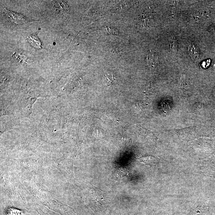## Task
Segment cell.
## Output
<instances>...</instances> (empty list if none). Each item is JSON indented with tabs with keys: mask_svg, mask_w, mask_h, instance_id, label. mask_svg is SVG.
<instances>
[{
	"mask_svg": "<svg viewBox=\"0 0 215 215\" xmlns=\"http://www.w3.org/2000/svg\"><path fill=\"white\" fill-rule=\"evenodd\" d=\"M180 83L181 87H186L188 86V83L186 81V78H185V75H182L181 76Z\"/></svg>",
	"mask_w": 215,
	"mask_h": 215,
	"instance_id": "52a82bcc",
	"label": "cell"
},
{
	"mask_svg": "<svg viewBox=\"0 0 215 215\" xmlns=\"http://www.w3.org/2000/svg\"><path fill=\"white\" fill-rule=\"evenodd\" d=\"M106 31L108 33H110V34H119L117 30L112 28L107 27L106 28Z\"/></svg>",
	"mask_w": 215,
	"mask_h": 215,
	"instance_id": "ba28073f",
	"label": "cell"
},
{
	"mask_svg": "<svg viewBox=\"0 0 215 215\" xmlns=\"http://www.w3.org/2000/svg\"><path fill=\"white\" fill-rule=\"evenodd\" d=\"M147 63L151 67H155L157 63V59L156 56L153 53L148 54L147 58Z\"/></svg>",
	"mask_w": 215,
	"mask_h": 215,
	"instance_id": "5b68a950",
	"label": "cell"
},
{
	"mask_svg": "<svg viewBox=\"0 0 215 215\" xmlns=\"http://www.w3.org/2000/svg\"></svg>",
	"mask_w": 215,
	"mask_h": 215,
	"instance_id": "30bf717a",
	"label": "cell"
},
{
	"mask_svg": "<svg viewBox=\"0 0 215 215\" xmlns=\"http://www.w3.org/2000/svg\"><path fill=\"white\" fill-rule=\"evenodd\" d=\"M28 40L32 46L38 49L42 48V43L36 35H32L28 38Z\"/></svg>",
	"mask_w": 215,
	"mask_h": 215,
	"instance_id": "3957f363",
	"label": "cell"
},
{
	"mask_svg": "<svg viewBox=\"0 0 215 215\" xmlns=\"http://www.w3.org/2000/svg\"><path fill=\"white\" fill-rule=\"evenodd\" d=\"M105 76H106L107 81L108 85H110L111 84L114 82V77L112 74H107L105 75Z\"/></svg>",
	"mask_w": 215,
	"mask_h": 215,
	"instance_id": "8992f818",
	"label": "cell"
},
{
	"mask_svg": "<svg viewBox=\"0 0 215 215\" xmlns=\"http://www.w3.org/2000/svg\"><path fill=\"white\" fill-rule=\"evenodd\" d=\"M16 54H17V55L15 54V56H16L17 57V59L18 60H20V61L22 63V62H26V58H25V56H20V55H19V54H18V53H16Z\"/></svg>",
	"mask_w": 215,
	"mask_h": 215,
	"instance_id": "9c48e42d",
	"label": "cell"
},
{
	"mask_svg": "<svg viewBox=\"0 0 215 215\" xmlns=\"http://www.w3.org/2000/svg\"><path fill=\"white\" fill-rule=\"evenodd\" d=\"M188 52L191 58L195 62H198L200 60V56L199 49L195 44L190 43L188 46Z\"/></svg>",
	"mask_w": 215,
	"mask_h": 215,
	"instance_id": "7a4b0ae2",
	"label": "cell"
},
{
	"mask_svg": "<svg viewBox=\"0 0 215 215\" xmlns=\"http://www.w3.org/2000/svg\"><path fill=\"white\" fill-rule=\"evenodd\" d=\"M6 14L11 21L16 24H23L27 22V19L22 14L15 13L11 12L6 9H5Z\"/></svg>",
	"mask_w": 215,
	"mask_h": 215,
	"instance_id": "6da1fadb",
	"label": "cell"
},
{
	"mask_svg": "<svg viewBox=\"0 0 215 215\" xmlns=\"http://www.w3.org/2000/svg\"><path fill=\"white\" fill-rule=\"evenodd\" d=\"M139 159L140 162L150 165H155L154 163L156 161L155 157L150 155L142 157L139 158Z\"/></svg>",
	"mask_w": 215,
	"mask_h": 215,
	"instance_id": "277c9868",
	"label": "cell"
}]
</instances>
